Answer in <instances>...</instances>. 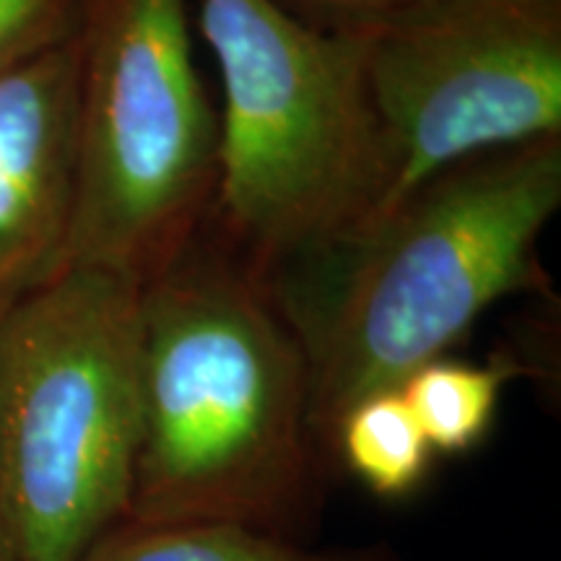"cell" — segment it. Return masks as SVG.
Wrapping results in <instances>:
<instances>
[{"label":"cell","instance_id":"obj_7","mask_svg":"<svg viewBox=\"0 0 561 561\" xmlns=\"http://www.w3.org/2000/svg\"><path fill=\"white\" fill-rule=\"evenodd\" d=\"M83 30L0 70V305L58 261L76 178Z\"/></svg>","mask_w":561,"mask_h":561},{"label":"cell","instance_id":"obj_5","mask_svg":"<svg viewBox=\"0 0 561 561\" xmlns=\"http://www.w3.org/2000/svg\"><path fill=\"white\" fill-rule=\"evenodd\" d=\"M216 174L219 121L187 0H91L73 203L53 271L104 268L146 286L201 231Z\"/></svg>","mask_w":561,"mask_h":561},{"label":"cell","instance_id":"obj_4","mask_svg":"<svg viewBox=\"0 0 561 561\" xmlns=\"http://www.w3.org/2000/svg\"><path fill=\"white\" fill-rule=\"evenodd\" d=\"M221 70L214 214L257 271L359 227L388 159L362 34L307 24L276 0H201Z\"/></svg>","mask_w":561,"mask_h":561},{"label":"cell","instance_id":"obj_9","mask_svg":"<svg viewBox=\"0 0 561 561\" xmlns=\"http://www.w3.org/2000/svg\"><path fill=\"white\" fill-rule=\"evenodd\" d=\"M341 460L375 494H411L430 471L434 450L401 390H380L348 405L331 434Z\"/></svg>","mask_w":561,"mask_h":561},{"label":"cell","instance_id":"obj_13","mask_svg":"<svg viewBox=\"0 0 561 561\" xmlns=\"http://www.w3.org/2000/svg\"><path fill=\"white\" fill-rule=\"evenodd\" d=\"M0 561H9V559H5V553H3V551H0Z\"/></svg>","mask_w":561,"mask_h":561},{"label":"cell","instance_id":"obj_10","mask_svg":"<svg viewBox=\"0 0 561 561\" xmlns=\"http://www.w3.org/2000/svg\"><path fill=\"white\" fill-rule=\"evenodd\" d=\"M512 362L486 367L434 359L401 382L405 403L434 453L471 450L494 419L502 385L515 375Z\"/></svg>","mask_w":561,"mask_h":561},{"label":"cell","instance_id":"obj_6","mask_svg":"<svg viewBox=\"0 0 561 561\" xmlns=\"http://www.w3.org/2000/svg\"><path fill=\"white\" fill-rule=\"evenodd\" d=\"M362 37L388 159L362 224L460 161L561 138L559 0H450Z\"/></svg>","mask_w":561,"mask_h":561},{"label":"cell","instance_id":"obj_11","mask_svg":"<svg viewBox=\"0 0 561 561\" xmlns=\"http://www.w3.org/2000/svg\"><path fill=\"white\" fill-rule=\"evenodd\" d=\"M81 0H0V70L79 34Z\"/></svg>","mask_w":561,"mask_h":561},{"label":"cell","instance_id":"obj_1","mask_svg":"<svg viewBox=\"0 0 561 561\" xmlns=\"http://www.w3.org/2000/svg\"><path fill=\"white\" fill-rule=\"evenodd\" d=\"M561 206V138L450 167L359 227L263 273L310 369V426L462 341L491 305L546 289L538 237Z\"/></svg>","mask_w":561,"mask_h":561},{"label":"cell","instance_id":"obj_8","mask_svg":"<svg viewBox=\"0 0 561 561\" xmlns=\"http://www.w3.org/2000/svg\"><path fill=\"white\" fill-rule=\"evenodd\" d=\"M83 561H401L385 546L301 549L291 538L224 523L138 525L107 533Z\"/></svg>","mask_w":561,"mask_h":561},{"label":"cell","instance_id":"obj_12","mask_svg":"<svg viewBox=\"0 0 561 561\" xmlns=\"http://www.w3.org/2000/svg\"><path fill=\"white\" fill-rule=\"evenodd\" d=\"M276 3L318 30L367 34L439 9L450 0H276Z\"/></svg>","mask_w":561,"mask_h":561},{"label":"cell","instance_id":"obj_3","mask_svg":"<svg viewBox=\"0 0 561 561\" xmlns=\"http://www.w3.org/2000/svg\"><path fill=\"white\" fill-rule=\"evenodd\" d=\"M144 284L60 268L0 305V551L83 561L128 520Z\"/></svg>","mask_w":561,"mask_h":561},{"label":"cell","instance_id":"obj_2","mask_svg":"<svg viewBox=\"0 0 561 561\" xmlns=\"http://www.w3.org/2000/svg\"><path fill=\"white\" fill-rule=\"evenodd\" d=\"M310 369L263 273L201 231L144 286L128 520L289 538L318 504Z\"/></svg>","mask_w":561,"mask_h":561}]
</instances>
